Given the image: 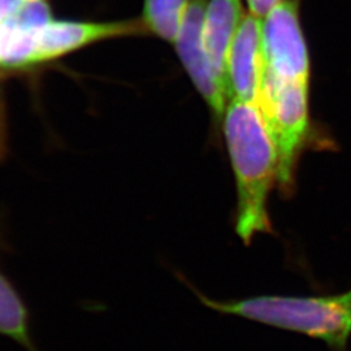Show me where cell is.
Masks as SVG:
<instances>
[{
    "instance_id": "6da1fadb",
    "label": "cell",
    "mask_w": 351,
    "mask_h": 351,
    "mask_svg": "<svg viewBox=\"0 0 351 351\" xmlns=\"http://www.w3.org/2000/svg\"><path fill=\"white\" fill-rule=\"evenodd\" d=\"M221 125L236 177V232L250 245L256 234L272 232L267 202L278 177V152L254 103L230 99Z\"/></svg>"
},
{
    "instance_id": "7a4b0ae2",
    "label": "cell",
    "mask_w": 351,
    "mask_h": 351,
    "mask_svg": "<svg viewBox=\"0 0 351 351\" xmlns=\"http://www.w3.org/2000/svg\"><path fill=\"white\" fill-rule=\"evenodd\" d=\"M189 288L204 306L217 313L323 339L336 349L345 348L351 336V289L329 295H255L239 301H215Z\"/></svg>"
},
{
    "instance_id": "3957f363",
    "label": "cell",
    "mask_w": 351,
    "mask_h": 351,
    "mask_svg": "<svg viewBox=\"0 0 351 351\" xmlns=\"http://www.w3.org/2000/svg\"><path fill=\"white\" fill-rule=\"evenodd\" d=\"M310 82L284 80L264 68L254 104L263 116L278 152L281 188L293 186L294 171L310 133Z\"/></svg>"
},
{
    "instance_id": "277c9868",
    "label": "cell",
    "mask_w": 351,
    "mask_h": 351,
    "mask_svg": "<svg viewBox=\"0 0 351 351\" xmlns=\"http://www.w3.org/2000/svg\"><path fill=\"white\" fill-rule=\"evenodd\" d=\"M264 68L293 81L310 82L311 63L300 16V0H282L262 19Z\"/></svg>"
},
{
    "instance_id": "5b68a950",
    "label": "cell",
    "mask_w": 351,
    "mask_h": 351,
    "mask_svg": "<svg viewBox=\"0 0 351 351\" xmlns=\"http://www.w3.org/2000/svg\"><path fill=\"white\" fill-rule=\"evenodd\" d=\"M208 0H190L188 11L175 42L176 53L213 114V123H221L229 93L216 75L203 39L204 13Z\"/></svg>"
},
{
    "instance_id": "8992f818",
    "label": "cell",
    "mask_w": 351,
    "mask_h": 351,
    "mask_svg": "<svg viewBox=\"0 0 351 351\" xmlns=\"http://www.w3.org/2000/svg\"><path fill=\"white\" fill-rule=\"evenodd\" d=\"M145 27L138 20L117 23H82L56 21L40 30L34 47L23 64V68L49 63L69 52L80 50L103 39L141 34Z\"/></svg>"
},
{
    "instance_id": "52a82bcc",
    "label": "cell",
    "mask_w": 351,
    "mask_h": 351,
    "mask_svg": "<svg viewBox=\"0 0 351 351\" xmlns=\"http://www.w3.org/2000/svg\"><path fill=\"white\" fill-rule=\"evenodd\" d=\"M262 19L246 13L228 56V82L232 99H256L263 78Z\"/></svg>"
},
{
    "instance_id": "ba28073f",
    "label": "cell",
    "mask_w": 351,
    "mask_h": 351,
    "mask_svg": "<svg viewBox=\"0 0 351 351\" xmlns=\"http://www.w3.org/2000/svg\"><path fill=\"white\" fill-rule=\"evenodd\" d=\"M245 16L246 13L243 12L242 0L207 1L203 26L204 47L213 69L228 90L229 97L228 56Z\"/></svg>"
},
{
    "instance_id": "9c48e42d",
    "label": "cell",
    "mask_w": 351,
    "mask_h": 351,
    "mask_svg": "<svg viewBox=\"0 0 351 351\" xmlns=\"http://www.w3.org/2000/svg\"><path fill=\"white\" fill-rule=\"evenodd\" d=\"M0 336L12 339L26 351L38 350L32 335V319L19 289L0 269Z\"/></svg>"
},
{
    "instance_id": "30bf717a",
    "label": "cell",
    "mask_w": 351,
    "mask_h": 351,
    "mask_svg": "<svg viewBox=\"0 0 351 351\" xmlns=\"http://www.w3.org/2000/svg\"><path fill=\"white\" fill-rule=\"evenodd\" d=\"M190 0H143L139 21L146 33L175 45Z\"/></svg>"
},
{
    "instance_id": "8fae6325",
    "label": "cell",
    "mask_w": 351,
    "mask_h": 351,
    "mask_svg": "<svg viewBox=\"0 0 351 351\" xmlns=\"http://www.w3.org/2000/svg\"><path fill=\"white\" fill-rule=\"evenodd\" d=\"M50 5L46 0L24 1L19 8L3 19V24L27 33L40 32L52 23Z\"/></svg>"
},
{
    "instance_id": "7c38bea8",
    "label": "cell",
    "mask_w": 351,
    "mask_h": 351,
    "mask_svg": "<svg viewBox=\"0 0 351 351\" xmlns=\"http://www.w3.org/2000/svg\"><path fill=\"white\" fill-rule=\"evenodd\" d=\"M249 5V11L251 14L263 19L267 13L269 12L274 7H276L278 3L282 0H246Z\"/></svg>"
},
{
    "instance_id": "4fadbf2b",
    "label": "cell",
    "mask_w": 351,
    "mask_h": 351,
    "mask_svg": "<svg viewBox=\"0 0 351 351\" xmlns=\"http://www.w3.org/2000/svg\"><path fill=\"white\" fill-rule=\"evenodd\" d=\"M21 1H23V3H24V1H33V0H21Z\"/></svg>"
}]
</instances>
